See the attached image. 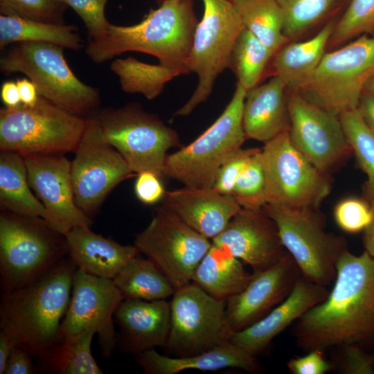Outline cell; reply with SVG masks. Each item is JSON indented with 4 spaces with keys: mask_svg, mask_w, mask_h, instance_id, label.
<instances>
[{
    "mask_svg": "<svg viewBox=\"0 0 374 374\" xmlns=\"http://www.w3.org/2000/svg\"><path fill=\"white\" fill-rule=\"evenodd\" d=\"M333 283L326 299L296 321V344L305 351L374 343V257L345 251Z\"/></svg>",
    "mask_w": 374,
    "mask_h": 374,
    "instance_id": "6da1fadb",
    "label": "cell"
},
{
    "mask_svg": "<svg viewBox=\"0 0 374 374\" xmlns=\"http://www.w3.org/2000/svg\"><path fill=\"white\" fill-rule=\"evenodd\" d=\"M197 23L191 0H166L136 24H111L104 37L89 39L85 53L98 64L128 51L147 53L179 76L188 74V61Z\"/></svg>",
    "mask_w": 374,
    "mask_h": 374,
    "instance_id": "7a4b0ae2",
    "label": "cell"
},
{
    "mask_svg": "<svg viewBox=\"0 0 374 374\" xmlns=\"http://www.w3.org/2000/svg\"><path fill=\"white\" fill-rule=\"evenodd\" d=\"M77 268L66 256L37 280L1 295V329L33 357L41 355L61 335Z\"/></svg>",
    "mask_w": 374,
    "mask_h": 374,
    "instance_id": "3957f363",
    "label": "cell"
},
{
    "mask_svg": "<svg viewBox=\"0 0 374 374\" xmlns=\"http://www.w3.org/2000/svg\"><path fill=\"white\" fill-rule=\"evenodd\" d=\"M67 256L65 235L53 229L42 217L1 211L0 276L3 292L37 280Z\"/></svg>",
    "mask_w": 374,
    "mask_h": 374,
    "instance_id": "277c9868",
    "label": "cell"
},
{
    "mask_svg": "<svg viewBox=\"0 0 374 374\" xmlns=\"http://www.w3.org/2000/svg\"><path fill=\"white\" fill-rule=\"evenodd\" d=\"M0 71L24 74L39 96L82 116L100 104L98 90L79 80L68 65L63 48L43 42L16 43L0 58Z\"/></svg>",
    "mask_w": 374,
    "mask_h": 374,
    "instance_id": "5b68a950",
    "label": "cell"
},
{
    "mask_svg": "<svg viewBox=\"0 0 374 374\" xmlns=\"http://www.w3.org/2000/svg\"><path fill=\"white\" fill-rule=\"evenodd\" d=\"M87 119L39 96L32 106L0 109V150L22 156L75 152Z\"/></svg>",
    "mask_w": 374,
    "mask_h": 374,
    "instance_id": "8992f818",
    "label": "cell"
},
{
    "mask_svg": "<svg viewBox=\"0 0 374 374\" xmlns=\"http://www.w3.org/2000/svg\"><path fill=\"white\" fill-rule=\"evenodd\" d=\"M247 90L238 82L220 116L195 140L167 156L165 174L193 188H213L223 163L242 148L246 138L242 123Z\"/></svg>",
    "mask_w": 374,
    "mask_h": 374,
    "instance_id": "52a82bcc",
    "label": "cell"
},
{
    "mask_svg": "<svg viewBox=\"0 0 374 374\" xmlns=\"http://www.w3.org/2000/svg\"><path fill=\"white\" fill-rule=\"evenodd\" d=\"M262 210L275 222L283 245L302 276L320 285H330L337 261L348 248L343 237L326 230L319 209L266 204Z\"/></svg>",
    "mask_w": 374,
    "mask_h": 374,
    "instance_id": "ba28073f",
    "label": "cell"
},
{
    "mask_svg": "<svg viewBox=\"0 0 374 374\" xmlns=\"http://www.w3.org/2000/svg\"><path fill=\"white\" fill-rule=\"evenodd\" d=\"M374 75V36L361 35L327 51L310 81L299 91L317 106L337 116L358 107Z\"/></svg>",
    "mask_w": 374,
    "mask_h": 374,
    "instance_id": "9c48e42d",
    "label": "cell"
},
{
    "mask_svg": "<svg viewBox=\"0 0 374 374\" xmlns=\"http://www.w3.org/2000/svg\"><path fill=\"white\" fill-rule=\"evenodd\" d=\"M107 141L133 173L151 171L165 179L168 151L180 145L177 132L137 103L105 109L96 116Z\"/></svg>",
    "mask_w": 374,
    "mask_h": 374,
    "instance_id": "30bf717a",
    "label": "cell"
},
{
    "mask_svg": "<svg viewBox=\"0 0 374 374\" xmlns=\"http://www.w3.org/2000/svg\"><path fill=\"white\" fill-rule=\"evenodd\" d=\"M202 1L204 14L196 26L188 61L189 72L197 76V84L175 116H188L208 99L218 75L229 69L232 49L244 28L231 0Z\"/></svg>",
    "mask_w": 374,
    "mask_h": 374,
    "instance_id": "8fae6325",
    "label": "cell"
},
{
    "mask_svg": "<svg viewBox=\"0 0 374 374\" xmlns=\"http://www.w3.org/2000/svg\"><path fill=\"white\" fill-rule=\"evenodd\" d=\"M289 130L262 148L267 204L319 209L331 190L330 176L319 171L295 148Z\"/></svg>",
    "mask_w": 374,
    "mask_h": 374,
    "instance_id": "7c38bea8",
    "label": "cell"
},
{
    "mask_svg": "<svg viewBox=\"0 0 374 374\" xmlns=\"http://www.w3.org/2000/svg\"><path fill=\"white\" fill-rule=\"evenodd\" d=\"M170 328L166 346L178 357L197 355L230 341L233 333L226 301L193 283L175 290L170 301Z\"/></svg>",
    "mask_w": 374,
    "mask_h": 374,
    "instance_id": "4fadbf2b",
    "label": "cell"
},
{
    "mask_svg": "<svg viewBox=\"0 0 374 374\" xmlns=\"http://www.w3.org/2000/svg\"><path fill=\"white\" fill-rule=\"evenodd\" d=\"M134 245L159 267L177 290L191 283L194 271L212 241L161 206L155 209L148 226L136 235Z\"/></svg>",
    "mask_w": 374,
    "mask_h": 374,
    "instance_id": "5bb4252c",
    "label": "cell"
},
{
    "mask_svg": "<svg viewBox=\"0 0 374 374\" xmlns=\"http://www.w3.org/2000/svg\"><path fill=\"white\" fill-rule=\"evenodd\" d=\"M86 119L71 161V176L75 202L91 219L112 190L134 173L104 137L97 116Z\"/></svg>",
    "mask_w": 374,
    "mask_h": 374,
    "instance_id": "9a60e30c",
    "label": "cell"
},
{
    "mask_svg": "<svg viewBox=\"0 0 374 374\" xmlns=\"http://www.w3.org/2000/svg\"><path fill=\"white\" fill-rule=\"evenodd\" d=\"M290 138L292 144L319 171L330 175L353 153L339 116L287 91Z\"/></svg>",
    "mask_w": 374,
    "mask_h": 374,
    "instance_id": "2e32d148",
    "label": "cell"
},
{
    "mask_svg": "<svg viewBox=\"0 0 374 374\" xmlns=\"http://www.w3.org/2000/svg\"><path fill=\"white\" fill-rule=\"evenodd\" d=\"M123 299L113 279L96 276L77 268L60 333L75 335L93 329L98 336L102 355L109 358L117 342L114 314Z\"/></svg>",
    "mask_w": 374,
    "mask_h": 374,
    "instance_id": "e0dca14e",
    "label": "cell"
},
{
    "mask_svg": "<svg viewBox=\"0 0 374 374\" xmlns=\"http://www.w3.org/2000/svg\"><path fill=\"white\" fill-rule=\"evenodd\" d=\"M24 157L30 186L45 208L46 222L64 235L77 226H90L91 220L75 202L71 161L64 154Z\"/></svg>",
    "mask_w": 374,
    "mask_h": 374,
    "instance_id": "ac0fdd59",
    "label": "cell"
},
{
    "mask_svg": "<svg viewBox=\"0 0 374 374\" xmlns=\"http://www.w3.org/2000/svg\"><path fill=\"white\" fill-rule=\"evenodd\" d=\"M301 272L288 253L274 265L256 272L239 294L226 301V314L233 332L267 315L292 292Z\"/></svg>",
    "mask_w": 374,
    "mask_h": 374,
    "instance_id": "d6986e66",
    "label": "cell"
},
{
    "mask_svg": "<svg viewBox=\"0 0 374 374\" xmlns=\"http://www.w3.org/2000/svg\"><path fill=\"white\" fill-rule=\"evenodd\" d=\"M211 241L249 265L253 272L274 265L288 253L275 222L262 209L242 208Z\"/></svg>",
    "mask_w": 374,
    "mask_h": 374,
    "instance_id": "ffe728a7",
    "label": "cell"
},
{
    "mask_svg": "<svg viewBox=\"0 0 374 374\" xmlns=\"http://www.w3.org/2000/svg\"><path fill=\"white\" fill-rule=\"evenodd\" d=\"M326 287L303 276L290 295L267 315L250 326L232 334L230 341L256 356L265 350L274 338L312 307L328 296Z\"/></svg>",
    "mask_w": 374,
    "mask_h": 374,
    "instance_id": "44dd1931",
    "label": "cell"
},
{
    "mask_svg": "<svg viewBox=\"0 0 374 374\" xmlns=\"http://www.w3.org/2000/svg\"><path fill=\"white\" fill-rule=\"evenodd\" d=\"M119 328L116 346L138 355L166 346L170 328V305L166 299H123L114 314Z\"/></svg>",
    "mask_w": 374,
    "mask_h": 374,
    "instance_id": "7402d4cb",
    "label": "cell"
},
{
    "mask_svg": "<svg viewBox=\"0 0 374 374\" xmlns=\"http://www.w3.org/2000/svg\"><path fill=\"white\" fill-rule=\"evenodd\" d=\"M163 206L194 230L212 240L242 208L232 195L213 188H181L166 191Z\"/></svg>",
    "mask_w": 374,
    "mask_h": 374,
    "instance_id": "603a6c76",
    "label": "cell"
},
{
    "mask_svg": "<svg viewBox=\"0 0 374 374\" xmlns=\"http://www.w3.org/2000/svg\"><path fill=\"white\" fill-rule=\"evenodd\" d=\"M287 87L278 76L247 91L242 123L247 139L265 143L290 129Z\"/></svg>",
    "mask_w": 374,
    "mask_h": 374,
    "instance_id": "cb8c5ba5",
    "label": "cell"
},
{
    "mask_svg": "<svg viewBox=\"0 0 374 374\" xmlns=\"http://www.w3.org/2000/svg\"><path fill=\"white\" fill-rule=\"evenodd\" d=\"M68 256L85 272L113 279L123 267L140 254L134 245H123L98 235L90 226H77L66 235Z\"/></svg>",
    "mask_w": 374,
    "mask_h": 374,
    "instance_id": "d4e9b609",
    "label": "cell"
},
{
    "mask_svg": "<svg viewBox=\"0 0 374 374\" xmlns=\"http://www.w3.org/2000/svg\"><path fill=\"white\" fill-rule=\"evenodd\" d=\"M136 355L137 364L146 374H177L190 369L214 371L225 368L255 373L259 369L256 356L231 341L194 355L171 357L159 354L154 348Z\"/></svg>",
    "mask_w": 374,
    "mask_h": 374,
    "instance_id": "484cf974",
    "label": "cell"
},
{
    "mask_svg": "<svg viewBox=\"0 0 374 374\" xmlns=\"http://www.w3.org/2000/svg\"><path fill=\"white\" fill-rule=\"evenodd\" d=\"M335 21H328L313 37L290 41L272 57L274 75L279 77L288 90L299 91L312 78L327 52Z\"/></svg>",
    "mask_w": 374,
    "mask_h": 374,
    "instance_id": "4316f807",
    "label": "cell"
},
{
    "mask_svg": "<svg viewBox=\"0 0 374 374\" xmlns=\"http://www.w3.org/2000/svg\"><path fill=\"white\" fill-rule=\"evenodd\" d=\"M251 277L238 258L212 243L195 269L191 282L212 297L226 301L242 292Z\"/></svg>",
    "mask_w": 374,
    "mask_h": 374,
    "instance_id": "83f0119b",
    "label": "cell"
},
{
    "mask_svg": "<svg viewBox=\"0 0 374 374\" xmlns=\"http://www.w3.org/2000/svg\"><path fill=\"white\" fill-rule=\"evenodd\" d=\"M61 334V333H60ZM96 331L89 328L75 335H62L38 357V373L102 374L91 353Z\"/></svg>",
    "mask_w": 374,
    "mask_h": 374,
    "instance_id": "f1b7e54d",
    "label": "cell"
},
{
    "mask_svg": "<svg viewBox=\"0 0 374 374\" xmlns=\"http://www.w3.org/2000/svg\"><path fill=\"white\" fill-rule=\"evenodd\" d=\"M30 189L24 156L15 152L1 150V211L43 217L45 208Z\"/></svg>",
    "mask_w": 374,
    "mask_h": 374,
    "instance_id": "f546056e",
    "label": "cell"
},
{
    "mask_svg": "<svg viewBox=\"0 0 374 374\" xmlns=\"http://www.w3.org/2000/svg\"><path fill=\"white\" fill-rule=\"evenodd\" d=\"M19 42H43L77 51L83 41L74 25L53 24L0 15V48Z\"/></svg>",
    "mask_w": 374,
    "mask_h": 374,
    "instance_id": "4dcf8cb0",
    "label": "cell"
},
{
    "mask_svg": "<svg viewBox=\"0 0 374 374\" xmlns=\"http://www.w3.org/2000/svg\"><path fill=\"white\" fill-rule=\"evenodd\" d=\"M113 280L124 299L163 300L172 296L175 292L159 267L139 255L128 262Z\"/></svg>",
    "mask_w": 374,
    "mask_h": 374,
    "instance_id": "1f68e13d",
    "label": "cell"
},
{
    "mask_svg": "<svg viewBox=\"0 0 374 374\" xmlns=\"http://www.w3.org/2000/svg\"><path fill=\"white\" fill-rule=\"evenodd\" d=\"M244 28L274 54L290 42L284 35L283 12L275 0H231Z\"/></svg>",
    "mask_w": 374,
    "mask_h": 374,
    "instance_id": "d6a6232c",
    "label": "cell"
},
{
    "mask_svg": "<svg viewBox=\"0 0 374 374\" xmlns=\"http://www.w3.org/2000/svg\"><path fill=\"white\" fill-rule=\"evenodd\" d=\"M274 53L247 29L244 28L232 49L229 69L237 82L247 91L258 85Z\"/></svg>",
    "mask_w": 374,
    "mask_h": 374,
    "instance_id": "836d02e7",
    "label": "cell"
},
{
    "mask_svg": "<svg viewBox=\"0 0 374 374\" xmlns=\"http://www.w3.org/2000/svg\"><path fill=\"white\" fill-rule=\"evenodd\" d=\"M346 137L359 166L367 176L365 199H374V132L364 121L358 107L339 115Z\"/></svg>",
    "mask_w": 374,
    "mask_h": 374,
    "instance_id": "e575fe53",
    "label": "cell"
},
{
    "mask_svg": "<svg viewBox=\"0 0 374 374\" xmlns=\"http://www.w3.org/2000/svg\"><path fill=\"white\" fill-rule=\"evenodd\" d=\"M284 17V35L294 41L321 22L339 0H275Z\"/></svg>",
    "mask_w": 374,
    "mask_h": 374,
    "instance_id": "d590c367",
    "label": "cell"
},
{
    "mask_svg": "<svg viewBox=\"0 0 374 374\" xmlns=\"http://www.w3.org/2000/svg\"><path fill=\"white\" fill-rule=\"evenodd\" d=\"M374 33V0H351L335 23L328 48L335 49L363 35Z\"/></svg>",
    "mask_w": 374,
    "mask_h": 374,
    "instance_id": "8d00e7d4",
    "label": "cell"
},
{
    "mask_svg": "<svg viewBox=\"0 0 374 374\" xmlns=\"http://www.w3.org/2000/svg\"><path fill=\"white\" fill-rule=\"evenodd\" d=\"M232 196L242 208L261 210L267 204L262 149L254 154L240 174Z\"/></svg>",
    "mask_w": 374,
    "mask_h": 374,
    "instance_id": "74e56055",
    "label": "cell"
},
{
    "mask_svg": "<svg viewBox=\"0 0 374 374\" xmlns=\"http://www.w3.org/2000/svg\"><path fill=\"white\" fill-rule=\"evenodd\" d=\"M66 6L61 0H0L1 15L53 24H64Z\"/></svg>",
    "mask_w": 374,
    "mask_h": 374,
    "instance_id": "f35d334b",
    "label": "cell"
},
{
    "mask_svg": "<svg viewBox=\"0 0 374 374\" xmlns=\"http://www.w3.org/2000/svg\"><path fill=\"white\" fill-rule=\"evenodd\" d=\"M334 218L337 226L345 232L364 231L372 220L370 202L357 197L344 199L336 205Z\"/></svg>",
    "mask_w": 374,
    "mask_h": 374,
    "instance_id": "ab89813d",
    "label": "cell"
},
{
    "mask_svg": "<svg viewBox=\"0 0 374 374\" xmlns=\"http://www.w3.org/2000/svg\"><path fill=\"white\" fill-rule=\"evenodd\" d=\"M109 0H61L71 7L83 21L90 39L104 37L110 23L105 15V5Z\"/></svg>",
    "mask_w": 374,
    "mask_h": 374,
    "instance_id": "60d3db41",
    "label": "cell"
},
{
    "mask_svg": "<svg viewBox=\"0 0 374 374\" xmlns=\"http://www.w3.org/2000/svg\"><path fill=\"white\" fill-rule=\"evenodd\" d=\"M260 148H241L229 157L219 168L213 188L223 195H232L235 182L251 157Z\"/></svg>",
    "mask_w": 374,
    "mask_h": 374,
    "instance_id": "b9f144b4",
    "label": "cell"
},
{
    "mask_svg": "<svg viewBox=\"0 0 374 374\" xmlns=\"http://www.w3.org/2000/svg\"><path fill=\"white\" fill-rule=\"evenodd\" d=\"M340 371L344 374H374V357L357 344L342 346Z\"/></svg>",
    "mask_w": 374,
    "mask_h": 374,
    "instance_id": "7bdbcfd3",
    "label": "cell"
},
{
    "mask_svg": "<svg viewBox=\"0 0 374 374\" xmlns=\"http://www.w3.org/2000/svg\"><path fill=\"white\" fill-rule=\"evenodd\" d=\"M136 175L134 193L137 199L146 205L162 201L166 193L163 179L151 171H143Z\"/></svg>",
    "mask_w": 374,
    "mask_h": 374,
    "instance_id": "ee69618b",
    "label": "cell"
},
{
    "mask_svg": "<svg viewBox=\"0 0 374 374\" xmlns=\"http://www.w3.org/2000/svg\"><path fill=\"white\" fill-rule=\"evenodd\" d=\"M292 374H324L331 370V364L324 358L323 350L314 349L303 357L291 359L287 364Z\"/></svg>",
    "mask_w": 374,
    "mask_h": 374,
    "instance_id": "f6af8a7d",
    "label": "cell"
},
{
    "mask_svg": "<svg viewBox=\"0 0 374 374\" xmlns=\"http://www.w3.org/2000/svg\"><path fill=\"white\" fill-rule=\"evenodd\" d=\"M31 353L24 347L17 345L6 363L4 374H33L38 373Z\"/></svg>",
    "mask_w": 374,
    "mask_h": 374,
    "instance_id": "bcb514c9",
    "label": "cell"
},
{
    "mask_svg": "<svg viewBox=\"0 0 374 374\" xmlns=\"http://www.w3.org/2000/svg\"><path fill=\"white\" fill-rule=\"evenodd\" d=\"M21 103L26 105H34L39 95L35 84L28 78H18L16 81Z\"/></svg>",
    "mask_w": 374,
    "mask_h": 374,
    "instance_id": "7dc6e473",
    "label": "cell"
},
{
    "mask_svg": "<svg viewBox=\"0 0 374 374\" xmlns=\"http://www.w3.org/2000/svg\"><path fill=\"white\" fill-rule=\"evenodd\" d=\"M16 339L7 331L0 332V374H4L6 363L14 348L17 346Z\"/></svg>",
    "mask_w": 374,
    "mask_h": 374,
    "instance_id": "c3c4849f",
    "label": "cell"
},
{
    "mask_svg": "<svg viewBox=\"0 0 374 374\" xmlns=\"http://www.w3.org/2000/svg\"><path fill=\"white\" fill-rule=\"evenodd\" d=\"M0 96L5 107H15L21 104L19 89L16 82H4L1 87Z\"/></svg>",
    "mask_w": 374,
    "mask_h": 374,
    "instance_id": "681fc988",
    "label": "cell"
},
{
    "mask_svg": "<svg viewBox=\"0 0 374 374\" xmlns=\"http://www.w3.org/2000/svg\"><path fill=\"white\" fill-rule=\"evenodd\" d=\"M358 109L366 123L374 132V96L364 91Z\"/></svg>",
    "mask_w": 374,
    "mask_h": 374,
    "instance_id": "f907efd6",
    "label": "cell"
},
{
    "mask_svg": "<svg viewBox=\"0 0 374 374\" xmlns=\"http://www.w3.org/2000/svg\"><path fill=\"white\" fill-rule=\"evenodd\" d=\"M369 202L372 210V220L364 231L363 244L364 251L374 257V199Z\"/></svg>",
    "mask_w": 374,
    "mask_h": 374,
    "instance_id": "816d5d0a",
    "label": "cell"
},
{
    "mask_svg": "<svg viewBox=\"0 0 374 374\" xmlns=\"http://www.w3.org/2000/svg\"><path fill=\"white\" fill-rule=\"evenodd\" d=\"M364 91L374 96V75L372 76L366 82Z\"/></svg>",
    "mask_w": 374,
    "mask_h": 374,
    "instance_id": "f5cc1de1",
    "label": "cell"
},
{
    "mask_svg": "<svg viewBox=\"0 0 374 374\" xmlns=\"http://www.w3.org/2000/svg\"><path fill=\"white\" fill-rule=\"evenodd\" d=\"M157 1H158L160 3V4H161V3H163V1H166V0H157Z\"/></svg>",
    "mask_w": 374,
    "mask_h": 374,
    "instance_id": "db71d44e",
    "label": "cell"
},
{
    "mask_svg": "<svg viewBox=\"0 0 374 374\" xmlns=\"http://www.w3.org/2000/svg\"><path fill=\"white\" fill-rule=\"evenodd\" d=\"M373 355V357H374V353Z\"/></svg>",
    "mask_w": 374,
    "mask_h": 374,
    "instance_id": "11a10c76",
    "label": "cell"
}]
</instances>
